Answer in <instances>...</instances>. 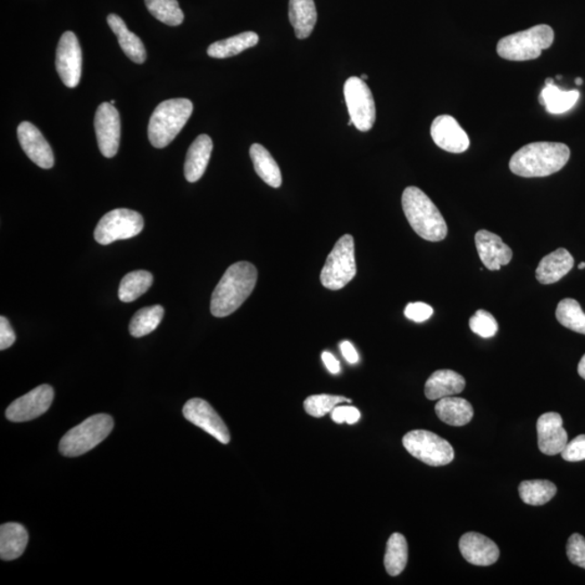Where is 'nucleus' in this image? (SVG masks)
<instances>
[{"instance_id":"nucleus-27","label":"nucleus","mask_w":585,"mask_h":585,"mask_svg":"<svg viewBox=\"0 0 585 585\" xmlns=\"http://www.w3.org/2000/svg\"><path fill=\"white\" fill-rule=\"evenodd\" d=\"M249 155L257 175L272 188H279L282 183V175L277 162L266 147L262 145L254 144L249 149Z\"/></svg>"},{"instance_id":"nucleus-8","label":"nucleus","mask_w":585,"mask_h":585,"mask_svg":"<svg viewBox=\"0 0 585 585\" xmlns=\"http://www.w3.org/2000/svg\"><path fill=\"white\" fill-rule=\"evenodd\" d=\"M403 444L412 456L430 466H444L455 459L450 442L429 430L409 431Z\"/></svg>"},{"instance_id":"nucleus-36","label":"nucleus","mask_w":585,"mask_h":585,"mask_svg":"<svg viewBox=\"0 0 585 585\" xmlns=\"http://www.w3.org/2000/svg\"><path fill=\"white\" fill-rule=\"evenodd\" d=\"M344 403L350 404L351 400L342 396L313 395L305 400L304 408L309 415L322 417L332 412L335 406Z\"/></svg>"},{"instance_id":"nucleus-3","label":"nucleus","mask_w":585,"mask_h":585,"mask_svg":"<svg viewBox=\"0 0 585 585\" xmlns=\"http://www.w3.org/2000/svg\"><path fill=\"white\" fill-rule=\"evenodd\" d=\"M401 202L406 220L417 236L430 242L445 240L447 234L445 218L423 191L408 187Z\"/></svg>"},{"instance_id":"nucleus-26","label":"nucleus","mask_w":585,"mask_h":585,"mask_svg":"<svg viewBox=\"0 0 585 585\" xmlns=\"http://www.w3.org/2000/svg\"><path fill=\"white\" fill-rule=\"evenodd\" d=\"M435 411L437 416L450 426H464L474 416V409L467 400L452 396L439 399Z\"/></svg>"},{"instance_id":"nucleus-23","label":"nucleus","mask_w":585,"mask_h":585,"mask_svg":"<svg viewBox=\"0 0 585 585\" xmlns=\"http://www.w3.org/2000/svg\"><path fill=\"white\" fill-rule=\"evenodd\" d=\"M288 17L297 38H309L318 19L313 0H289Z\"/></svg>"},{"instance_id":"nucleus-15","label":"nucleus","mask_w":585,"mask_h":585,"mask_svg":"<svg viewBox=\"0 0 585 585\" xmlns=\"http://www.w3.org/2000/svg\"><path fill=\"white\" fill-rule=\"evenodd\" d=\"M430 135L440 149L450 154H463L471 145L465 130L451 115L437 116L432 121Z\"/></svg>"},{"instance_id":"nucleus-1","label":"nucleus","mask_w":585,"mask_h":585,"mask_svg":"<svg viewBox=\"0 0 585 585\" xmlns=\"http://www.w3.org/2000/svg\"><path fill=\"white\" fill-rule=\"evenodd\" d=\"M257 278V269L251 263L240 262L229 267L212 295L213 317L225 318L240 308L251 297Z\"/></svg>"},{"instance_id":"nucleus-44","label":"nucleus","mask_w":585,"mask_h":585,"mask_svg":"<svg viewBox=\"0 0 585 585\" xmlns=\"http://www.w3.org/2000/svg\"><path fill=\"white\" fill-rule=\"evenodd\" d=\"M360 412L355 406L346 405V423L355 424L360 420Z\"/></svg>"},{"instance_id":"nucleus-33","label":"nucleus","mask_w":585,"mask_h":585,"mask_svg":"<svg viewBox=\"0 0 585 585\" xmlns=\"http://www.w3.org/2000/svg\"><path fill=\"white\" fill-rule=\"evenodd\" d=\"M164 317V308L160 305L146 307L136 313L130 324V332L134 338H142L154 332Z\"/></svg>"},{"instance_id":"nucleus-10","label":"nucleus","mask_w":585,"mask_h":585,"mask_svg":"<svg viewBox=\"0 0 585 585\" xmlns=\"http://www.w3.org/2000/svg\"><path fill=\"white\" fill-rule=\"evenodd\" d=\"M344 95L350 120L355 129L364 132L372 130L376 120L375 103L372 91L365 80L355 76L348 79L344 86Z\"/></svg>"},{"instance_id":"nucleus-42","label":"nucleus","mask_w":585,"mask_h":585,"mask_svg":"<svg viewBox=\"0 0 585 585\" xmlns=\"http://www.w3.org/2000/svg\"><path fill=\"white\" fill-rule=\"evenodd\" d=\"M340 350H342L345 359L347 360L349 364H354L358 363L359 355L357 350L355 349L353 344L346 340V342L340 343Z\"/></svg>"},{"instance_id":"nucleus-5","label":"nucleus","mask_w":585,"mask_h":585,"mask_svg":"<svg viewBox=\"0 0 585 585\" xmlns=\"http://www.w3.org/2000/svg\"><path fill=\"white\" fill-rule=\"evenodd\" d=\"M554 30L547 24L508 35L497 43V52L501 58L510 61H528L540 57L543 50L551 47Z\"/></svg>"},{"instance_id":"nucleus-37","label":"nucleus","mask_w":585,"mask_h":585,"mask_svg":"<svg viewBox=\"0 0 585 585\" xmlns=\"http://www.w3.org/2000/svg\"><path fill=\"white\" fill-rule=\"evenodd\" d=\"M470 328L477 335L483 338L495 337L498 325L497 320L486 310H478L470 319Z\"/></svg>"},{"instance_id":"nucleus-48","label":"nucleus","mask_w":585,"mask_h":585,"mask_svg":"<svg viewBox=\"0 0 585 585\" xmlns=\"http://www.w3.org/2000/svg\"><path fill=\"white\" fill-rule=\"evenodd\" d=\"M576 84L579 85V86L582 85L583 84V79H580V78L576 79Z\"/></svg>"},{"instance_id":"nucleus-9","label":"nucleus","mask_w":585,"mask_h":585,"mask_svg":"<svg viewBox=\"0 0 585 585\" xmlns=\"http://www.w3.org/2000/svg\"><path fill=\"white\" fill-rule=\"evenodd\" d=\"M144 218L138 212L117 208L105 213L96 227L95 238L101 246L119 240H127L144 230Z\"/></svg>"},{"instance_id":"nucleus-29","label":"nucleus","mask_w":585,"mask_h":585,"mask_svg":"<svg viewBox=\"0 0 585 585\" xmlns=\"http://www.w3.org/2000/svg\"><path fill=\"white\" fill-rule=\"evenodd\" d=\"M258 42L259 37L256 33L246 32L212 44L207 49V54L215 59L230 58L254 47Z\"/></svg>"},{"instance_id":"nucleus-2","label":"nucleus","mask_w":585,"mask_h":585,"mask_svg":"<svg viewBox=\"0 0 585 585\" xmlns=\"http://www.w3.org/2000/svg\"><path fill=\"white\" fill-rule=\"evenodd\" d=\"M569 157L571 150L561 142H532L512 156L510 169L521 177H547L561 171Z\"/></svg>"},{"instance_id":"nucleus-41","label":"nucleus","mask_w":585,"mask_h":585,"mask_svg":"<svg viewBox=\"0 0 585 585\" xmlns=\"http://www.w3.org/2000/svg\"><path fill=\"white\" fill-rule=\"evenodd\" d=\"M15 342V334L7 318H0V349L12 347Z\"/></svg>"},{"instance_id":"nucleus-7","label":"nucleus","mask_w":585,"mask_h":585,"mask_svg":"<svg viewBox=\"0 0 585 585\" xmlns=\"http://www.w3.org/2000/svg\"><path fill=\"white\" fill-rule=\"evenodd\" d=\"M357 273L355 259V241L350 234L339 238L325 262L320 281L330 291L345 288Z\"/></svg>"},{"instance_id":"nucleus-19","label":"nucleus","mask_w":585,"mask_h":585,"mask_svg":"<svg viewBox=\"0 0 585 585\" xmlns=\"http://www.w3.org/2000/svg\"><path fill=\"white\" fill-rule=\"evenodd\" d=\"M459 547L465 561L475 566H491L500 557L497 544L481 533H465L461 538Z\"/></svg>"},{"instance_id":"nucleus-35","label":"nucleus","mask_w":585,"mask_h":585,"mask_svg":"<svg viewBox=\"0 0 585 585\" xmlns=\"http://www.w3.org/2000/svg\"><path fill=\"white\" fill-rule=\"evenodd\" d=\"M145 2L149 13L159 21L170 27H178L185 19V14L177 0H145Z\"/></svg>"},{"instance_id":"nucleus-16","label":"nucleus","mask_w":585,"mask_h":585,"mask_svg":"<svg viewBox=\"0 0 585 585\" xmlns=\"http://www.w3.org/2000/svg\"><path fill=\"white\" fill-rule=\"evenodd\" d=\"M537 431L539 449L544 455L562 454L568 444V434L564 429L562 416L556 412H548L539 417Z\"/></svg>"},{"instance_id":"nucleus-17","label":"nucleus","mask_w":585,"mask_h":585,"mask_svg":"<svg viewBox=\"0 0 585 585\" xmlns=\"http://www.w3.org/2000/svg\"><path fill=\"white\" fill-rule=\"evenodd\" d=\"M17 132L20 145L29 159L44 170L52 169L54 165V152L42 132L29 121H22Z\"/></svg>"},{"instance_id":"nucleus-51","label":"nucleus","mask_w":585,"mask_h":585,"mask_svg":"<svg viewBox=\"0 0 585 585\" xmlns=\"http://www.w3.org/2000/svg\"><path fill=\"white\" fill-rule=\"evenodd\" d=\"M110 104H111L112 105H114L115 101H114V100H112Z\"/></svg>"},{"instance_id":"nucleus-38","label":"nucleus","mask_w":585,"mask_h":585,"mask_svg":"<svg viewBox=\"0 0 585 585\" xmlns=\"http://www.w3.org/2000/svg\"><path fill=\"white\" fill-rule=\"evenodd\" d=\"M567 556L576 566L585 569V538L573 533L567 542Z\"/></svg>"},{"instance_id":"nucleus-34","label":"nucleus","mask_w":585,"mask_h":585,"mask_svg":"<svg viewBox=\"0 0 585 585\" xmlns=\"http://www.w3.org/2000/svg\"><path fill=\"white\" fill-rule=\"evenodd\" d=\"M556 318L563 327L585 335V313L576 299L561 300L556 309Z\"/></svg>"},{"instance_id":"nucleus-22","label":"nucleus","mask_w":585,"mask_h":585,"mask_svg":"<svg viewBox=\"0 0 585 585\" xmlns=\"http://www.w3.org/2000/svg\"><path fill=\"white\" fill-rule=\"evenodd\" d=\"M213 151L210 136L200 135L188 150L185 163V177L189 182L200 180L207 169Z\"/></svg>"},{"instance_id":"nucleus-32","label":"nucleus","mask_w":585,"mask_h":585,"mask_svg":"<svg viewBox=\"0 0 585 585\" xmlns=\"http://www.w3.org/2000/svg\"><path fill=\"white\" fill-rule=\"evenodd\" d=\"M154 283V276L149 272H132L121 280L119 288L121 302L131 303L138 299Z\"/></svg>"},{"instance_id":"nucleus-12","label":"nucleus","mask_w":585,"mask_h":585,"mask_svg":"<svg viewBox=\"0 0 585 585\" xmlns=\"http://www.w3.org/2000/svg\"><path fill=\"white\" fill-rule=\"evenodd\" d=\"M54 391L52 386L40 385L29 394L20 397L8 406L6 416L9 421L20 423L38 419L47 412L52 405Z\"/></svg>"},{"instance_id":"nucleus-6","label":"nucleus","mask_w":585,"mask_h":585,"mask_svg":"<svg viewBox=\"0 0 585 585\" xmlns=\"http://www.w3.org/2000/svg\"><path fill=\"white\" fill-rule=\"evenodd\" d=\"M113 419L108 414H96L66 432L60 441L59 450L64 456L74 457L88 454L103 442L113 430Z\"/></svg>"},{"instance_id":"nucleus-45","label":"nucleus","mask_w":585,"mask_h":585,"mask_svg":"<svg viewBox=\"0 0 585 585\" xmlns=\"http://www.w3.org/2000/svg\"><path fill=\"white\" fill-rule=\"evenodd\" d=\"M330 415H332V420L335 422V423L338 424H343L346 423V405H338L335 406L332 412H330Z\"/></svg>"},{"instance_id":"nucleus-40","label":"nucleus","mask_w":585,"mask_h":585,"mask_svg":"<svg viewBox=\"0 0 585 585\" xmlns=\"http://www.w3.org/2000/svg\"><path fill=\"white\" fill-rule=\"evenodd\" d=\"M432 313L434 309L425 303H411L405 309V317L417 323L427 322Z\"/></svg>"},{"instance_id":"nucleus-31","label":"nucleus","mask_w":585,"mask_h":585,"mask_svg":"<svg viewBox=\"0 0 585 585\" xmlns=\"http://www.w3.org/2000/svg\"><path fill=\"white\" fill-rule=\"evenodd\" d=\"M523 503L528 506H541L556 497L557 488L548 481H525L518 487Z\"/></svg>"},{"instance_id":"nucleus-47","label":"nucleus","mask_w":585,"mask_h":585,"mask_svg":"<svg viewBox=\"0 0 585 585\" xmlns=\"http://www.w3.org/2000/svg\"><path fill=\"white\" fill-rule=\"evenodd\" d=\"M551 84H554V79H547L546 80V85H551Z\"/></svg>"},{"instance_id":"nucleus-14","label":"nucleus","mask_w":585,"mask_h":585,"mask_svg":"<svg viewBox=\"0 0 585 585\" xmlns=\"http://www.w3.org/2000/svg\"><path fill=\"white\" fill-rule=\"evenodd\" d=\"M95 130L101 154L113 157L119 151L121 119L119 111L109 103L99 105L95 115Z\"/></svg>"},{"instance_id":"nucleus-4","label":"nucleus","mask_w":585,"mask_h":585,"mask_svg":"<svg viewBox=\"0 0 585 585\" xmlns=\"http://www.w3.org/2000/svg\"><path fill=\"white\" fill-rule=\"evenodd\" d=\"M192 112L191 101L183 98L163 101L157 105L147 129L152 146L157 149L169 146L189 121Z\"/></svg>"},{"instance_id":"nucleus-24","label":"nucleus","mask_w":585,"mask_h":585,"mask_svg":"<svg viewBox=\"0 0 585 585\" xmlns=\"http://www.w3.org/2000/svg\"><path fill=\"white\" fill-rule=\"evenodd\" d=\"M29 542L27 529L17 522H8L0 528V557L13 561L22 556Z\"/></svg>"},{"instance_id":"nucleus-39","label":"nucleus","mask_w":585,"mask_h":585,"mask_svg":"<svg viewBox=\"0 0 585 585\" xmlns=\"http://www.w3.org/2000/svg\"><path fill=\"white\" fill-rule=\"evenodd\" d=\"M562 456L567 462H580L585 460V435H580L572 441H568L562 451Z\"/></svg>"},{"instance_id":"nucleus-30","label":"nucleus","mask_w":585,"mask_h":585,"mask_svg":"<svg viewBox=\"0 0 585 585\" xmlns=\"http://www.w3.org/2000/svg\"><path fill=\"white\" fill-rule=\"evenodd\" d=\"M408 563V543L401 533L391 534L386 547L384 564L391 577L399 576Z\"/></svg>"},{"instance_id":"nucleus-21","label":"nucleus","mask_w":585,"mask_h":585,"mask_svg":"<svg viewBox=\"0 0 585 585\" xmlns=\"http://www.w3.org/2000/svg\"><path fill=\"white\" fill-rule=\"evenodd\" d=\"M465 379L451 370H439L430 375L425 384L427 399L437 400L459 395L464 390Z\"/></svg>"},{"instance_id":"nucleus-50","label":"nucleus","mask_w":585,"mask_h":585,"mask_svg":"<svg viewBox=\"0 0 585 585\" xmlns=\"http://www.w3.org/2000/svg\"><path fill=\"white\" fill-rule=\"evenodd\" d=\"M360 79H363V80H366V79H368V75L363 74V75H361Z\"/></svg>"},{"instance_id":"nucleus-49","label":"nucleus","mask_w":585,"mask_h":585,"mask_svg":"<svg viewBox=\"0 0 585 585\" xmlns=\"http://www.w3.org/2000/svg\"><path fill=\"white\" fill-rule=\"evenodd\" d=\"M579 269H580V271H582V269H585V263H580L579 264Z\"/></svg>"},{"instance_id":"nucleus-28","label":"nucleus","mask_w":585,"mask_h":585,"mask_svg":"<svg viewBox=\"0 0 585 585\" xmlns=\"http://www.w3.org/2000/svg\"><path fill=\"white\" fill-rule=\"evenodd\" d=\"M578 90H562L556 84L546 85L539 96V103L546 108L548 113L563 114L572 110L578 103Z\"/></svg>"},{"instance_id":"nucleus-20","label":"nucleus","mask_w":585,"mask_h":585,"mask_svg":"<svg viewBox=\"0 0 585 585\" xmlns=\"http://www.w3.org/2000/svg\"><path fill=\"white\" fill-rule=\"evenodd\" d=\"M573 257L566 248H558L541 259L537 267L536 278L541 284H553L559 281L572 271Z\"/></svg>"},{"instance_id":"nucleus-13","label":"nucleus","mask_w":585,"mask_h":585,"mask_svg":"<svg viewBox=\"0 0 585 585\" xmlns=\"http://www.w3.org/2000/svg\"><path fill=\"white\" fill-rule=\"evenodd\" d=\"M182 412L186 420L205 430L221 444L227 445L230 441V432L225 422L207 401L200 398L190 399L183 406Z\"/></svg>"},{"instance_id":"nucleus-11","label":"nucleus","mask_w":585,"mask_h":585,"mask_svg":"<svg viewBox=\"0 0 585 585\" xmlns=\"http://www.w3.org/2000/svg\"><path fill=\"white\" fill-rule=\"evenodd\" d=\"M83 55L78 38L73 32L61 37L55 54V69L66 88H75L79 84Z\"/></svg>"},{"instance_id":"nucleus-43","label":"nucleus","mask_w":585,"mask_h":585,"mask_svg":"<svg viewBox=\"0 0 585 585\" xmlns=\"http://www.w3.org/2000/svg\"><path fill=\"white\" fill-rule=\"evenodd\" d=\"M322 360L330 373L338 374L339 372L340 365L338 360L335 358L332 354L328 353V351H324L322 354Z\"/></svg>"},{"instance_id":"nucleus-25","label":"nucleus","mask_w":585,"mask_h":585,"mask_svg":"<svg viewBox=\"0 0 585 585\" xmlns=\"http://www.w3.org/2000/svg\"><path fill=\"white\" fill-rule=\"evenodd\" d=\"M108 24L119 39L121 48L123 49L127 57L135 63H144L146 59L145 45L136 34L127 29L123 19L112 13L108 17Z\"/></svg>"},{"instance_id":"nucleus-46","label":"nucleus","mask_w":585,"mask_h":585,"mask_svg":"<svg viewBox=\"0 0 585 585\" xmlns=\"http://www.w3.org/2000/svg\"><path fill=\"white\" fill-rule=\"evenodd\" d=\"M578 373L583 380H585V355H583L582 359L580 360L578 365Z\"/></svg>"},{"instance_id":"nucleus-18","label":"nucleus","mask_w":585,"mask_h":585,"mask_svg":"<svg viewBox=\"0 0 585 585\" xmlns=\"http://www.w3.org/2000/svg\"><path fill=\"white\" fill-rule=\"evenodd\" d=\"M478 255L487 269L491 272L500 271L502 266L510 263L513 252L497 234L480 230L475 236Z\"/></svg>"}]
</instances>
